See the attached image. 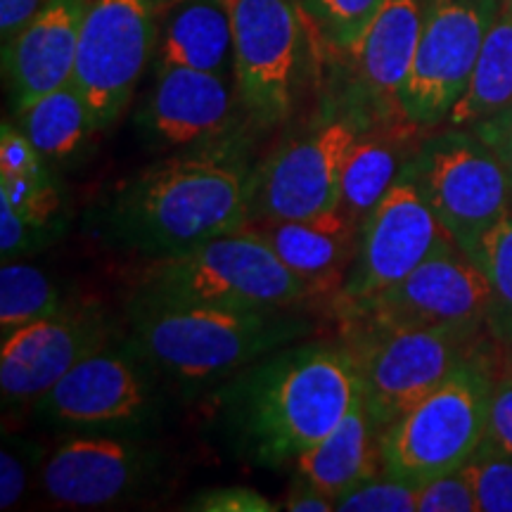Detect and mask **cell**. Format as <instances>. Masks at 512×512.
I'll list each match as a JSON object with an SVG mask.
<instances>
[{
	"label": "cell",
	"instance_id": "cell-22",
	"mask_svg": "<svg viewBox=\"0 0 512 512\" xmlns=\"http://www.w3.org/2000/svg\"><path fill=\"white\" fill-rule=\"evenodd\" d=\"M294 465H297V472H302L335 498L351 484L382 470L380 427L375 425L368 411L363 389L347 418Z\"/></svg>",
	"mask_w": 512,
	"mask_h": 512
},
{
	"label": "cell",
	"instance_id": "cell-9",
	"mask_svg": "<svg viewBox=\"0 0 512 512\" xmlns=\"http://www.w3.org/2000/svg\"><path fill=\"white\" fill-rule=\"evenodd\" d=\"M233 17L235 88L249 124L275 128L294 110L306 17L299 0H228Z\"/></svg>",
	"mask_w": 512,
	"mask_h": 512
},
{
	"label": "cell",
	"instance_id": "cell-17",
	"mask_svg": "<svg viewBox=\"0 0 512 512\" xmlns=\"http://www.w3.org/2000/svg\"><path fill=\"white\" fill-rule=\"evenodd\" d=\"M245 114L233 79L157 64L152 91L136 114L140 140L152 150H192L226 140Z\"/></svg>",
	"mask_w": 512,
	"mask_h": 512
},
{
	"label": "cell",
	"instance_id": "cell-14",
	"mask_svg": "<svg viewBox=\"0 0 512 512\" xmlns=\"http://www.w3.org/2000/svg\"><path fill=\"white\" fill-rule=\"evenodd\" d=\"M494 297L484 273L456 245L439 249L413 273L363 304L342 313L344 323L394 328H451L491 332Z\"/></svg>",
	"mask_w": 512,
	"mask_h": 512
},
{
	"label": "cell",
	"instance_id": "cell-33",
	"mask_svg": "<svg viewBox=\"0 0 512 512\" xmlns=\"http://www.w3.org/2000/svg\"><path fill=\"white\" fill-rule=\"evenodd\" d=\"M60 233L62 223L36 226L24 219L5 197H0V256L3 261H17L19 256L34 254L60 238Z\"/></svg>",
	"mask_w": 512,
	"mask_h": 512
},
{
	"label": "cell",
	"instance_id": "cell-8",
	"mask_svg": "<svg viewBox=\"0 0 512 512\" xmlns=\"http://www.w3.org/2000/svg\"><path fill=\"white\" fill-rule=\"evenodd\" d=\"M157 373L126 344L83 358L34 406L36 420L67 434L140 437L159 415Z\"/></svg>",
	"mask_w": 512,
	"mask_h": 512
},
{
	"label": "cell",
	"instance_id": "cell-11",
	"mask_svg": "<svg viewBox=\"0 0 512 512\" xmlns=\"http://www.w3.org/2000/svg\"><path fill=\"white\" fill-rule=\"evenodd\" d=\"M503 0H425L420 41L401 117L413 128L444 124L465 93Z\"/></svg>",
	"mask_w": 512,
	"mask_h": 512
},
{
	"label": "cell",
	"instance_id": "cell-5",
	"mask_svg": "<svg viewBox=\"0 0 512 512\" xmlns=\"http://www.w3.org/2000/svg\"><path fill=\"white\" fill-rule=\"evenodd\" d=\"M494 361L482 354L453 370L380 432V465L408 482L458 470L489 430Z\"/></svg>",
	"mask_w": 512,
	"mask_h": 512
},
{
	"label": "cell",
	"instance_id": "cell-37",
	"mask_svg": "<svg viewBox=\"0 0 512 512\" xmlns=\"http://www.w3.org/2000/svg\"><path fill=\"white\" fill-rule=\"evenodd\" d=\"M486 437L512 453V373L496 375L489 401V430Z\"/></svg>",
	"mask_w": 512,
	"mask_h": 512
},
{
	"label": "cell",
	"instance_id": "cell-4",
	"mask_svg": "<svg viewBox=\"0 0 512 512\" xmlns=\"http://www.w3.org/2000/svg\"><path fill=\"white\" fill-rule=\"evenodd\" d=\"M140 292L230 309H297L309 287L247 226L185 252L150 259Z\"/></svg>",
	"mask_w": 512,
	"mask_h": 512
},
{
	"label": "cell",
	"instance_id": "cell-42",
	"mask_svg": "<svg viewBox=\"0 0 512 512\" xmlns=\"http://www.w3.org/2000/svg\"><path fill=\"white\" fill-rule=\"evenodd\" d=\"M501 10H503V12H508V15H512V0H503Z\"/></svg>",
	"mask_w": 512,
	"mask_h": 512
},
{
	"label": "cell",
	"instance_id": "cell-39",
	"mask_svg": "<svg viewBox=\"0 0 512 512\" xmlns=\"http://www.w3.org/2000/svg\"><path fill=\"white\" fill-rule=\"evenodd\" d=\"M470 131L477 133V136L496 152L498 159H501L505 174H508L512 195V112L505 114V117H498L494 121H486V124L470 128Z\"/></svg>",
	"mask_w": 512,
	"mask_h": 512
},
{
	"label": "cell",
	"instance_id": "cell-40",
	"mask_svg": "<svg viewBox=\"0 0 512 512\" xmlns=\"http://www.w3.org/2000/svg\"><path fill=\"white\" fill-rule=\"evenodd\" d=\"M48 0H0V41L10 43L19 31L46 8Z\"/></svg>",
	"mask_w": 512,
	"mask_h": 512
},
{
	"label": "cell",
	"instance_id": "cell-2",
	"mask_svg": "<svg viewBox=\"0 0 512 512\" xmlns=\"http://www.w3.org/2000/svg\"><path fill=\"white\" fill-rule=\"evenodd\" d=\"M254 174L226 155L181 157L140 171L95 216L114 247L162 259L252 221Z\"/></svg>",
	"mask_w": 512,
	"mask_h": 512
},
{
	"label": "cell",
	"instance_id": "cell-3",
	"mask_svg": "<svg viewBox=\"0 0 512 512\" xmlns=\"http://www.w3.org/2000/svg\"><path fill=\"white\" fill-rule=\"evenodd\" d=\"M292 309H230L136 290L128 302V347L159 377L204 384L233 377L313 325Z\"/></svg>",
	"mask_w": 512,
	"mask_h": 512
},
{
	"label": "cell",
	"instance_id": "cell-23",
	"mask_svg": "<svg viewBox=\"0 0 512 512\" xmlns=\"http://www.w3.org/2000/svg\"><path fill=\"white\" fill-rule=\"evenodd\" d=\"M512 112V15L501 10L470 76L465 93L444 124L475 128Z\"/></svg>",
	"mask_w": 512,
	"mask_h": 512
},
{
	"label": "cell",
	"instance_id": "cell-31",
	"mask_svg": "<svg viewBox=\"0 0 512 512\" xmlns=\"http://www.w3.org/2000/svg\"><path fill=\"white\" fill-rule=\"evenodd\" d=\"M0 197H5L24 219L36 226L62 223L57 216L62 204L60 190L48 166L29 176H0Z\"/></svg>",
	"mask_w": 512,
	"mask_h": 512
},
{
	"label": "cell",
	"instance_id": "cell-18",
	"mask_svg": "<svg viewBox=\"0 0 512 512\" xmlns=\"http://www.w3.org/2000/svg\"><path fill=\"white\" fill-rule=\"evenodd\" d=\"M86 5L88 0H48L46 8L3 46V67L17 114L72 83Z\"/></svg>",
	"mask_w": 512,
	"mask_h": 512
},
{
	"label": "cell",
	"instance_id": "cell-29",
	"mask_svg": "<svg viewBox=\"0 0 512 512\" xmlns=\"http://www.w3.org/2000/svg\"><path fill=\"white\" fill-rule=\"evenodd\" d=\"M479 512H512V453L484 437L463 465Z\"/></svg>",
	"mask_w": 512,
	"mask_h": 512
},
{
	"label": "cell",
	"instance_id": "cell-21",
	"mask_svg": "<svg viewBox=\"0 0 512 512\" xmlns=\"http://www.w3.org/2000/svg\"><path fill=\"white\" fill-rule=\"evenodd\" d=\"M159 62L235 81L233 17L228 0H174L159 24Z\"/></svg>",
	"mask_w": 512,
	"mask_h": 512
},
{
	"label": "cell",
	"instance_id": "cell-27",
	"mask_svg": "<svg viewBox=\"0 0 512 512\" xmlns=\"http://www.w3.org/2000/svg\"><path fill=\"white\" fill-rule=\"evenodd\" d=\"M491 287L489 328L501 347L512 344V211L496 223L479 242L472 256Z\"/></svg>",
	"mask_w": 512,
	"mask_h": 512
},
{
	"label": "cell",
	"instance_id": "cell-34",
	"mask_svg": "<svg viewBox=\"0 0 512 512\" xmlns=\"http://www.w3.org/2000/svg\"><path fill=\"white\" fill-rule=\"evenodd\" d=\"M418 512H479L475 489L463 467L418 484Z\"/></svg>",
	"mask_w": 512,
	"mask_h": 512
},
{
	"label": "cell",
	"instance_id": "cell-24",
	"mask_svg": "<svg viewBox=\"0 0 512 512\" xmlns=\"http://www.w3.org/2000/svg\"><path fill=\"white\" fill-rule=\"evenodd\" d=\"M406 136L382 131L358 138L342 176V195L337 209L361 230V223L373 211L389 188L399 181L408 157L403 155Z\"/></svg>",
	"mask_w": 512,
	"mask_h": 512
},
{
	"label": "cell",
	"instance_id": "cell-20",
	"mask_svg": "<svg viewBox=\"0 0 512 512\" xmlns=\"http://www.w3.org/2000/svg\"><path fill=\"white\" fill-rule=\"evenodd\" d=\"M247 228L316 294H335L347 280L358 247V226L339 209L313 219L252 221Z\"/></svg>",
	"mask_w": 512,
	"mask_h": 512
},
{
	"label": "cell",
	"instance_id": "cell-35",
	"mask_svg": "<svg viewBox=\"0 0 512 512\" xmlns=\"http://www.w3.org/2000/svg\"><path fill=\"white\" fill-rule=\"evenodd\" d=\"M183 510H200V512H273L280 510L271 498L259 494L249 486H214L195 494Z\"/></svg>",
	"mask_w": 512,
	"mask_h": 512
},
{
	"label": "cell",
	"instance_id": "cell-41",
	"mask_svg": "<svg viewBox=\"0 0 512 512\" xmlns=\"http://www.w3.org/2000/svg\"><path fill=\"white\" fill-rule=\"evenodd\" d=\"M503 349H508V370H505V373H512V344H508V347Z\"/></svg>",
	"mask_w": 512,
	"mask_h": 512
},
{
	"label": "cell",
	"instance_id": "cell-15",
	"mask_svg": "<svg viewBox=\"0 0 512 512\" xmlns=\"http://www.w3.org/2000/svg\"><path fill=\"white\" fill-rule=\"evenodd\" d=\"M112 320L93 302H67L53 316L3 337L0 389L5 406H34L83 358L107 347Z\"/></svg>",
	"mask_w": 512,
	"mask_h": 512
},
{
	"label": "cell",
	"instance_id": "cell-26",
	"mask_svg": "<svg viewBox=\"0 0 512 512\" xmlns=\"http://www.w3.org/2000/svg\"><path fill=\"white\" fill-rule=\"evenodd\" d=\"M53 278L24 261H3L0 268V330L3 337L24 325L53 316L67 304Z\"/></svg>",
	"mask_w": 512,
	"mask_h": 512
},
{
	"label": "cell",
	"instance_id": "cell-32",
	"mask_svg": "<svg viewBox=\"0 0 512 512\" xmlns=\"http://www.w3.org/2000/svg\"><path fill=\"white\" fill-rule=\"evenodd\" d=\"M43 448L22 437H5L0 448V508L10 510L29 491L31 477L41 475Z\"/></svg>",
	"mask_w": 512,
	"mask_h": 512
},
{
	"label": "cell",
	"instance_id": "cell-7",
	"mask_svg": "<svg viewBox=\"0 0 512 512\" xmlns=\"http://www.w3.org/2000/svg\"><path fill=\"white\" fill-rule=\"evenodd\" d=\"M401 174L415 183L448 238L470 261L484 235L512 211L501 159L470 128L448 126L425 138Z\"/></svg>",
	"mask_w": 512,
	"mask_h": 512
},
{
	"label": "cell",
	"instance_id": "cell-16",
	"mask_svg": "<svg viewBox=\"0 0 512 512\" xmlns=\"http://www.w3.org/2000/svg\"><path fill=\"white\" fill-rule=\"evenodd\" d=\"M159 463V453L140 437L69 434L46 456L38 484L64 508H107L140 494Z\"/></svg>",
	"mask_w": 512,
	"mask_h": 512
},
{
	"label": "cell",
	"instance_id": "cell-25",
	"mask_svg": "<svg viewBox=\"0 0 512 512\" xmlns=\"http://www.w3.org/2000/svg\"><path fill=\"white\" fill-rule=\"evenodd\" d=\"M19 117L24 131L46 162H64L98 131L88 102L74 83L38 98Z\"/></svg>",
	"mask_w": 512,
	"mask_h": 512
},
{
	"label": "cell",
	"instance_id": "cell-30",
	"mask_svg": "<svg viewBox=\"0 0 512 512\" xmlns=\"http://www.w3.org/2000/svg\"><path fill=\"white\" fill-rule=\"evenodd\" d=\"M418 484L377 470L335 498L337 512H418Z\"/></svg>",
	"mask_w": 512,
	"mask_h": 512
},
{
	"label": "cell",
	"instance_id": "cell-12",
	"mask_svg": "<svg viewBox=\"0 0 512 512\" xmlns=\"http://www.w3.org/2000/svg\"><path fill=\"white\" fill-rule=\"evenodd\" d=\"M361 136L354 114H335L280 145L254 171L252 221L313 219L337 209L344 169Z\"/></svg>",
	"mask_w": 512,
	"mask_h": 512
},
{
	"label": "cell",
	"instance_id": "cell-10",
	"mask_svg": "<svg viewBox=\"0 0 512 512\" xmlns=\"http://www.w3.org/2000/svg\"><path fill=\"white\" fill-rule=\"evenodd\" d=\"M159 41V0H88L72 83L95 126L117 124Z\"/></svg>",
	"mask_w": 512,
	"mask_h": 512
},
{
	"label": "cell",
	"instance_id": "cell-38",
	"mask_svg": "<svg viewBox=\"0 0 512 512\" xmlns=\"http://www.w3.org/2000/svg\"><path fill=\"white\" fill-rule=\"evenodd\" d=\"M285 510L290 512H332L335 510V496L328 491L320 489L316 482L297 472L292 479L290 489L285 494Z\"/></svg>",
	"mask_w": 512,
	"mask_h": 512
},
{
	"label": "cell",
	"instance_id": "cell-28",
	"mask_svg": "<svg viewBox=\"0 0 512 512\" xmlns=\"http://www.w3.org/2000/svg\"><path fill=\"white\" fill-rule=\"evenodd\" d=\"M306 22L330 48L347 53L380 12L384 0H299Z\"/></svg>",
	"mask_w": 512,
	"mask_h": 512
},
{
	"label": "cell",
	"instance_id": "cell-36",
	"mask_svg": "<svg viewBox=\"0 0 512 512\" xmlns=\"http://www.w3.org/2000/svg\"><path fill=\"white\" fill-rule=\"evenodd\" d=\"M48 166L34 143L24 136L19 126L5 121L0 128V176H29Z\"/></svg>",
	"mask_w": 512,
	"mask_h": 512
},
{
	"label": "cell",
	"instance_id": "cell-13",
	"mask_svg": "<svg viewBox=\"0 0 512 512\" xmlns=\"http://www.w3.org/2000/svg\"><path fill=\"white\" fill-rule=\"evenodd\" d=\"M456 245L411 178L399 176L358 230L356 256L335 294L339 316L413 273L439 249Z\"/></svg>",
	"mask_w": 512,
	"mask_h": 512
},
{
	"label": "cell",
	"instance_id": "cell-19",
	"mask_svg": "<svg viewBox=\"0 0 512 512\" xmlns=\"http://www.w3.org/2000/svg\"><path fill=\"white\" fill-rule=\"evenodd\" d=\"M425 3L422 0H384L380 12L347 53L363 93L382 114L401 121V93L411 76L418 50ZM411 126V124H408Z\"/></svg>",
	"mask_w": 512,
	"mask_h": 512
},
{
	"label": "cell",
	"instance_id": "cell-1",
	"mask_svg": "<svg viewBox=\"0 0 512 512\" xmlns=\"http://www.w3.org/2000/svg\"><path fill=\"white\" fill-rule=\"evenodd\" d=\"M361 396L344 342H294L242 368L221 389L226 430L261 467L297 463L347 418Z\"/></svg>",
	"mask_w": 512,
	"mask_h": 512
},
{
	"label": "cell",
	"instance_id": "cell-6",
	"mask_svg": "<svg viewBox=\"0 0 512 512\" xmlns=\"http://www.w3.org/2000/svg\"><path fill=\"white\" fill-rule=\"evenodd\" d=\"M491 332L451 328H394L344 323V344L354 356L363 399L380 432L430 394L453 370L489 354Z\"/></svg>",
	"mask_w": 512,
	"mask_h": 512
}]
</instances>
